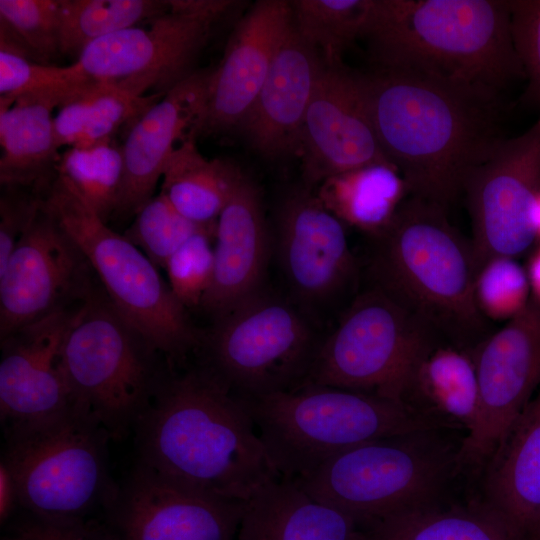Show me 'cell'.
I'll list each match as a JSON object with an SVG mask.
<instances>
[{"label": "cell", "mask_w": 540, "mask_h": 540, "mask_svg": "<svg viewBox=\"0 0 540 540\" xmlns=\"http://www.w3.org/2000/svg\"><path fill=\"white\" fill-rule=\"evenodd\" d=\"M316 196L343 224L376 237L390 225L409 192L395 166L375 163L325 179Z\"/></svg>", "instance_id": "30"}, {"label": "cell", "mask_w": 540, "mask_h": 540, "mask_svg": "<svg viewBox=\"0 0 540 540\" xmlns=\"http://www.w3.org/2000/svg\"><path fill=\"white\" fill-rule=\"evenodd\" d=\"M297 155L307 188L363 166L391 164L372 125L361 73L343 64L324 65L307 109Z\"/></svg>", "instance_id": "17"}, {"label": "cell", "mask_w": 540, "mask_h": 540, "mask_svg": "<svg viewBox=\"0 0 540 540\" xmlns=\"http://www.w3.org/2000/svg\"><path fill=\"white\" fill-rule=\"evenodd\" d=\"M214 68L197 69L143 112L126 130L124 181L115 215L131 216L154 196L175 148L197 137Z\"/></svg>", "instance_id": "20"}, {"label": "cell", "mask_w": 540, "mask_h": 540, "mask_svg": "<svg viewBox=\"0 0 540 540\" xmlns=\"http://www.w3.org/2000/svg\"><path fill=\"white\" fill-rule=\"evenodd\" d=\"M483 470L481 501L531 540L540 524V386Z\"/></svg>", "instance_id": "24"}, {"label": "cell", "mask_w": 540, "mask_h": 540, "mask_svg": "<svg viewBox=\"0 0 540 540\" xmlns=\"http://www.w3.org/2000/svg\"><path fill=\"white\" fill-rule=\"evenodd\" d=\"M119 313L100 286L74 309L64 335L63 368L76 404L112 440L124 439L149 407L171 366Z\"/></svg>", "instance_id": "7"}, {"label": "cell", "mask_w": 540, "mask_h": 540, "mask_svg": "<svg viewBox=\"0 0 540 540\" xmlns=\"http://www.w3.org/2000/svg\"><path fill=\"white\" fill-rule=\"evenodd\" d=\"M43 203L85 254L115 308L170 366L200 344L187 308L158 267L124 235L110 229L60 176Z\"/></svg>", "instance_id": "9"}, {"label": "cell", "mask_w": 540, "mask_h": 540, "mask_svg": "<svg viewBox=\"0 0 540 540\" xmlns=\"http://www.w3.org/2000/svg\"><path fill=\"white\" fill-rule=\"evenodd\" d=\"M57 173L104 221L116 214L124 181L122 145L115 139L60 154Z\"/></svg>", "instance_id": "34"}, {"label": "cell", "mask_w": 540, "mask_h": 540, "mask_svg": "<svg viewBox=\"0 0 540 540\" xmlns=\"http://www.w3.org/2000/svg\"><path fill=\"white\" fill-rule=\"evenodd\" d=\"M318 347L293 307L260 294L216 319L204 366L238 398L255 399L303 384Z\"/></svg>", "instance_id": "12"}, {"label": "cell", "mask_w": 540, "mask_h": 540, "mask_svg": "<svg viewBox=\"0 0 540 540\" xmlns=\"http://www.w3.org/2000/svg\"><path fill=\"white\" fill-rule=\"evenodd\" d=\"M242 401L273 464L288 479H298L367 441L446 429L403 403L324 385L306 383Z\"/></svg>", "instance_id": "6"}, {"label": "cell", "mask_w": 540, "mask_h": 540, "mask_svg": "<svg viewBox=\"0 0 540 540\" xmlns=\"http://www.w3.org/2000/svg\"><path fill=\"white\" fill-rule=\"evenodd\" d=\"M2 459L15 480L19 507L51 520L101 516L116 495L108 431L75 406L39 424L4 431Z\"/></svg>", "instance_id": "8"}, {"label": "cell", "mask_w": 540, "mask_h": 540, "mask_svg": "<svg viewBox=\"0 0 540 540\" xmlns=\"http://www.w3.org/2000/svg\"><path fill=\"white\" fill-rule=\"evenodd\" d=\"M3 540H119L101 517L51 520L29 513L15 520Z\"/></svg>", "instance_id": "41"}, {"label": "cell", "mask_w": 540, "mask_h": 540, "mask_svg": "<svg viewBox=\"0 0 540 540\" xmlns=\"http://www.w3.org/2000/svg\"><path fill=\"white\" fill-rule=\"evenodd\" d=\"M375 238V285L441 339L471 353L489 327L475 303L471 241L450 223L447 210L409 195Z\"/></svg>", "instance_id": "4"}, {"label": "cell", "mask_w": 540, "mask_h": 540, "mask_svg": "<svg viewBox=\"0 0 540 540\" xmlns=\"http://www.w3.org/2000/svg\"><path fill=\"white\" fill-rule=\"evenodd\" d=\"M290 1L258 0L239 19L214 68L199 135L236 132L290 30Z\"/></svg>", "instance_id": "19"}, {"label": "cell", "mask_w": 540, "mask_h": 540, "mask_svg": "<svg viewBox=\"0 0 540 540\" xmlns=\"http://www.w3.org/2000/svg\"><path fill=\"white\" fill-rule=\"evenodd\" d=\"M73 82L80 79L72 64L66 67L45 65L0 50V111L10 108L26 93Z\"/></svg>", "instance_id": "39"}, {"label": "cell", "mask_w": 540, "mask_h": 540, "mask_svg": "<svg viewBox=\"0 0 540 540\" xmlns=\"http://www.w3.org/2000/svg\"><path fill=\"white\" fill-rule=\"evenodd\" d=\"M44 197L31 189L2 186L0 196V270H2L19 239L41 209Z\"/></svg>", "instance_id": "42"}, {"label": "cell", "mask_w": 540, "mask_h": 540, "mask_svg": "<svg viewBox=\"0 0 540 540\" xmlns=\"http://www.w3.org/2000/svg\"><path fill=\"white\" fill-rule=\"evenodd\" d=\"M134 216L124 236L162 269L188 240L201 233H215L217 224L188 219L162 193L149 199Z\"/></svg>", "instance_id": "35"}, {"label": "cell", "mask_w": 540, "mask_h": 540, "mask_svg": "<svg viewBox=\"0 0 540 540\" xmlns=\"http://www.w3.org/2000/svg\"><path fill=\"white\" fill-rule=\"evenodd\" d=\"M356 521L280 477L245 501L236 540H355Z\"/></svg>", "instance_id": "27"}, {"label": "cell", "mask_w": 540, "mask_h": 540, "mask_svg": "<svg viewBox=\"0 0 540 540\" xmlns=\"http://www.w3.org/2000/svg\"><path fill=\"white\" fill-rule=\"evenodd\" d=\"M244 173L225 159H207L196 138L181 142L171 154L162 175L161 191L188 219L211 224L236 191Z\"/></svg>", "instance_id": "31"}, {"label": "cell", "mask_w": 540, "mask_h": 540, "mask_svg": "<svg viewBox=\"0 0 540 540\" xmlns=\"http://www.w3.org/2000/svg\"><path fill=\"white\" fill-rule=\"evenodd\" d=\"M531 540H540V524L539 526L537 527L533 537Z\"/></svg>", "instance_id": "46"}, {"label": "cell", "mask_w": 540, "mask_h": 540, "mask_svg": "<svg viewBox=\"0 0 540 540\" xmlns=\"http://www.w3.org/2000/svg\"><path fill=\"white\" fill-rule=\"evenodd\" d=\"M402 402L441 427L470 435L480 415V392L470 352L438 338L414 364Z\"/></svg>", "instance_id": "26"}, {"label": "cell", "mask_w": 540, "mask_h": 540, "mask_svg": "<svg viewBox=\"0 0 540 540\" xmlns=\"http://www.w3.org/2000/svg\"><path fill=\"white\" fill-rule=\"evenodd\" d=\"M530 292L527 272L513 257H493L475 276V303L486 320L508 322L526 308Z\"/></svg>", "instance_id": "36"}, {"label": "cell", "mask_w": 540, "mask_h": 540, "mask_svg": "<svg viewBox=\"0 0 540 540\" xmlns=\"http://www.w3.org/2000/svg\"><path fill=\"white\" fill-rule=\"evenodd\" d=\"M324 65L320 54L291 25L236 130L255 152L271 160L297 155L307 109Z\"/></svg>", "instance_id": "22"}, {"label": "cell", "mask_w": 540, "mask_h": 540, "mask_svg": "<svg viewBox=\"0 0 540 540\" xmlns=\"http://www.w3.org/2000/svg\"><path fill=\"white\" fill-rule=\"evenodd\" d=\"M533 298L540 303V246L531 256L526 270Z\"/></svg>", "instance_id": "44"}, {"label": "cell", "mask_w": 540, "mask_h": 540, "mask_svg": "<svg viewBox=\"0 0 540 540\" xmlns=\"http://www.w3.org/2000/svg\"><path fill=\"white\" fill-rule=\"evenodd\" d=\"M170 9L89 44L73 66L80 79L137 96L166 94L197 69L213 28L239 5L232 0H169Z\"/></svg>", "instance_id": "11"}, {"label": "cell", "mask_w": 540, "mask_h": 540, "mask_svg": "<svg viewBox=\"0 0 540 540\" xmlns=\"http://www.w3.org/2000/svg\"><path fill=\"white\" fill-rule=\"evenodd\" d=\"M93 276L85 254L42 202L0 270V340L81 303L95 287Z\"/></svg>", "instance_id": "14"}, {"label": "cell", "mask_w": 540, "mask_h": 540, "mask_svg": "<svg viewBox=\"0 0 540 540\" xmlns=\"http://www.w3.org/2000/svg\"><path fill=\"white\" fill-rule=\"evenodd\" d=\"M268 254L260 191L244 175L217 219L214 274L200 307L217 319L260 295Z\"/></svg>", "instance_id": "23"}, {"label": "cell", "mask_w": 540, "mask_h": 540, "mask_svg": "<svg viewBox=\"0 0 540 540\" xmlns=\"http://www.w3.org/2000/svg\"><path fill=\"white\" fill-rule=\"evenodd\" d=\"M438 338L375 285L357 296L334 331L319 344L303 384L349 389L403 403L414 364Z\"/></svg>", "instance_id": "10"}, {"label": "cell", "mask_w": 540, "mask_h": 540, "mask_svg": "<svg viewBox=\"0 0 540 540\" xmlns=\"http://www.w3.org/2000/svg\"><path fill=\"white\" fill-rule=\"evenodd\" d=\"M459 431L420 429L367 441L332 456L294 480L358 527L443 502L460 466Z\"/></svg>", "instance_id": "5"}, {"label": "cell", "mask_w": 540, "mask_h": 540, "mask_svg": "<svg viewBox=\"0 0 540 540\" xmlns=\"http://www.w3.org/2000/svg\"><path fill=\"white\" fill-rule=\"evenodd\" d=\"M169 9L167 0H60V54L78 58L92 42Z\"/></svg>", "instance_id": "32"}, {"label": "cell", "mask_w": 540, "mask_h": 540, "mask_svg": "<svg viewBox=\"0 0 540 540\" xmlns=\"http://www.w3.org/2000/svg\"><path fill=\"white\" fill-rule=\"evenodd\" d=\"M363 38L375 68L419 70L499 92L525 79L509 0H373Z\"/></svg>", "instance_id": "3"}, {"label": "cell", "mask_w": 540, "mask_h": 540, "mask_svg": "<svg viewBox=\"0 0 540 540\" xmlns=\"http://www.w3.org/2000/svg\"><path fill=\"white\" fill-rule=\"evenodd\" d=\"M511 31L528 81L523 102L540 110V0H509Z\"/></svg>", "instance_id": "40"}, {"label": "cell", "mask_w": 540, "mask_h": 540, "mask_svg": "<svg viewBox=\"0 0 540 540\" xmlns=\"http://www.w3.org/2000/svg\"><path fill=\"white\" fill-rule=\"evenodd\" d=\"M215 233L195 235L166 261L168 283L188 309L201 306L214 274Z\"/></svg>", "instance_id": "38"}, {"label": "cell", "mask_w": 540, "mask_h": 540, "mask_svg": "<svg viewBox=\"0 0 540 540\" xmlns=\"http://www.w3.org/2000/svg\"><path fill=\"white\" fill-rule=\"evenodd\" d=\"M463 193L472 223L476 273L493 257L523 254L536 241L533 209L540 194V117L521 135L505 138L470 174Z\"/></svg>", "instance_id": "13"}, {"label": "cell", "mask_w": 540, "mask_h": 540, "mask_svg": "<svg viewBox=\"0 0 540 540\" xmlns=\"http://www.w3.org/2000/svg\"><path fill=\"white\" fill-rule=\"evenodd\" d=\"M164 94L137 96L115 86L82 80L53 118L59 148L88 147L114 139Z\"/></svg>", "instance_id": "29"}, {"label": "cell", "mask_w": 540, "mask_h": 540, "mask_svg": "<svg viewBox=\"0 0 540 540\" xmlns=\"http://www.w3.org/2000/svg\"><path fill=\"white\" fill-rule=\"evenodd\" d=\"M60 0H0L4 21L30 51L34 62L52 65L60 54Z\"/></svg>", "instance_id": "37"}, {"label": "cell", "mask_w": 540, "mask_h": 540, "mask_svg": "<svg viewBox=\"0 0 540 540\" xmlns=\"http://www.w3.org/2000/svg\"><path fill=\"white\" fill-rule=\"evenodd\" d=\"M134 433L136 465L194 490L245 502L281 477L243 401L205 366L170 367Z\"/></svg>", "instance_id": "2"}, {"label": "cell", "mask_w": 540, "mask_h": 540, "mask_svg": "<svg viewBox=\"0 0 540 540\" xmlns=\"http://www.w3.org/2000/svg\"><path fill=\"white\" fill-rule=\"evenodd\" d=\"M74 309L54 312L0 340L4 431L39 424L77 405L61 355Z\"/></svg>", "instance_id": "18"}, {"label": "cell", "mask_w": 540, "mask_h": 540, "mask_svg": "<svg viewBox=\"0 0 540 540\" xmlns=\"http://www.w3.org/2000/svg\"><path fill=\"white\" fill-rule=\"evenodd\" d=\"M355 540H527L481 500L466 505L443 502L372 520L358 527Z\"/></svg>", "instance_id": "28"}, {"label": "cell", "mask_w": 540, "mask_h": 540, "mask_svg": "<svg viewBox=\"0 0 540 540\" xmlns=\"http://www.w3.org/2000/svg\"><path fill=\"white\" fill-rule=\"evenodd\" d=\"M373 0L290 1L292 26L328 66L341 65L345 51L363 38Z\"/></svg>", "instance_id": "33"}, {"label": "cell", "mask_w": 540, "mask_h": 540, "mask_svg": "<svg viewBox=\"0 0 540 540\" xmlns=\"http://www.w3.org/2000/svg\"><path fill=\"white\" fill-rule=\"evenodd\" d=\"M244 505L135 465L101 518L119 540H236Z\"/></svg>", "instance_id": "16"}, {"label": "cell", "mask_w": 540, "mask_h": 540, "mask_svg": "<svg viewBox=\"0 0 540 540\" xmlns=\"http://www.w3.org/2000/svg\"><path fill=\"white\" fill-rule=\"evenodd\" d=\"M480 415L462 440L460 466L483 469L501 439L540 386V303L526 308L489 334L472 352Z\"/></svg>", "instance_id": "15"}, {"label": "cell", "mask_w": 540, "mask_h": 540, "mask_svg": "<svg viewBox=\"0 0 540 540\" xmlns=\"http://www.w3.org/2000/svg\"><path fill=\"white\" fill-rule=\"evenodd\" d=\"M361 78L379 145L409 195L448 210L506 138L502 92L412 69Z\"/></svg>", "instance_id": "1"}, {"label": "cell", "mask_w": 540, "mask_h": 540, "mask_svg": "<svg viewBox=\"0 0 540 540\" xmlns=\"http://www.w3.org/2000/svg\"><path fill=\"white\" fill-rule=\"evenodd\" d=\"M533 224L535 228L536 240L540 241V194L536 199L533 209Z\"/></svg>", "instance_id": "45"}, {"label": "cell", "mask_w": 540, "mask_h": 540, "mask_svg": "<svg viewBox=\"0 0 540 540\" xmlns=\"http://www.w3.org/2000/svg\"><path fill=\"white\" fill-rule=\"evenodd\" d=\"M19 507L18 490L13 475L1 458L0 462V524L6 526Z\"/></svg>", "instance_id": "43"}, {"label": "cell", "mask_w": 540, "mask_h": 540, "mask_svg": "<svg viewBox=\"0 0 540 540\" xmlns=\"http://www.w3.org/2000/svg\"><path fill=\"white\" fill-rule=\"evenodd\" d=\"M278 249L287 280L306 302L333 297L355 272L343 223L307 187L280 206Z\"/></svg>", "instance_id": "21"}, {"label": "cell", "mask_w": 540, "mask_h": 540, "mask_svg": "<svg viewBox=\"0 0 540 540\" xmlns=\"http://www.w3.org/2000/svg\"><path fill=\"white\" fill-rule=\"evenodd\" d=\"M79 84L65 83L26 93L0 111V183L45 197L60 158L52 112Z\"/></svg>", "instance_id": "25"}]
</instances>
